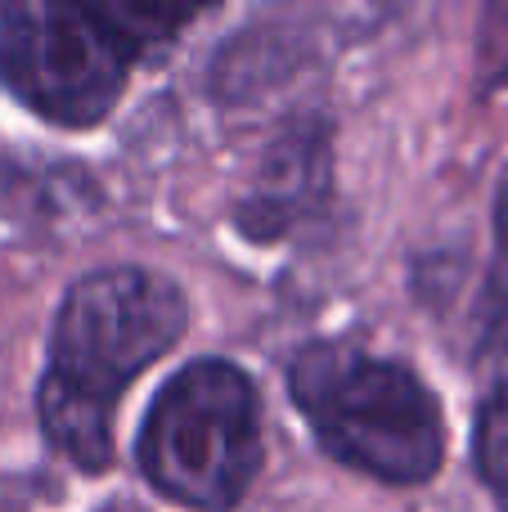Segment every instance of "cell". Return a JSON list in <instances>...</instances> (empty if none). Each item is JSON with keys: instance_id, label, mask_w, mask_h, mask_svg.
Returning <instances> with one entry per match:
<instances>
[{"instance_id": "1", "label": "cell", "mask_w": 508, "mask_h": 512, "mask_svg": "<svg viewBox=\"0 0 508 512\" xmlns=\"http://www.w3.org/2000/svg\"><path fill=\"white\" fill-rule=\"evenodd\" d=\"M189 328V301L176 279L144 265H104L63 292L50 328V355L36 382V418L54 454L81 472L113 463L117 405L144 369Z\"/></svg>"}, {"instance_id": "4", "label": "cell", "mask_w": 508, "mask_h": 512, "mask_svg": "<svg viewBox=\"0 0 508 512\" xmlns=\"http://www.w3.org/2000/svg\"><path fill=\"white\" fill-rule=\"evenodd\" d=\"M261 396L234 360L203 355L162 382L140 423L135 463L162 499L234 512L261 472Z\"/></svg>"}, {"instance_id": "6", "label": "cell", "mask_w": 508, "mask_h": 512, "mask_svg": "<svg viewBox=\"0 0 508 512\" xmlns=\"http://www.w3.org/2000/svg\"><path fill=\"white\" fill-rule=\"evenodd\" d=\"M508 351V171L495 198V256L482 292V355Z\"/></svg>"}, {"instance_id": "2", "label": "cell", "mask_w": 508, "mask_h": 512, "mask_svg": "<svg viewBox=\"0 0 508 512\" xmlns=\"http://www.w3.org/2000/svg\"><path fill=\"white\" fill-rule=\"evenodd\" d=\"M284 382L315 445L342 468L423 486L446 463V409L410 364L351 342H306L288 355Z\"/></svg>"}, {"instance_id": "3", "label": "cell", "mask_w": 508, "mask_h": 512, "mask_svg": "<svg viewBox=\"0 0 508 512\" xmlns=\"http://www.w3.org/2000/svg\"><path fill=\"white\" fill-rule=\"evenodd\" d=\"M198 9L9 5L0 9V86L54 126H95L117 108L131 68L158 59Z\"/></svg>"}, {"instance_id": "5", "label": "cell", "mask_w": 508, "mask_h": 512, "mask_svg": "<svg viewBox=\"0 0 508 512\" xmlns=\"http://www.w3.org/2000/svg\"><path fill=\"white\" fill-rule=\"evenodd\" d=\"M473 468H477V481L500 504V512H508V378L495 382V391L477 409Z\"/></svg>"}]
</instances>
